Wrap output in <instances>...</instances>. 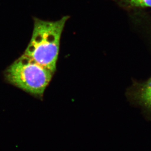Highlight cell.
<instances>
[{
  "mask_svg": "<svg viewBox=\"0 0 151 151\" xmlns=\"http://www.w3.org/2000/svg\"><path fill=\"white\" fill-rule=\"evenodd\" d=\"M131 7L146 8L151 7V0H117Z\"/></svg>",
  "mask_w": 151,
  "mask_h": 151,
  "instance_id": "cell-4",
  "label": "cell"
},
{
  "mask_svg": "<svg viewBox=\"0 0 151 151\" xmlns=\"http://www.w3.org/2000/svg\"><path fill=\"white\" fill-rule=\"evenodd\" d=\"M69 17L55 21L34 18V29L30 42L24 54L55 73L62 33Z\"/></svg>",
  "mask_w": 151,
  "mask_h": 151,
  "instance_id": "cell-1",
  "label": "cell"
},
{
  "mask_svg": "<svg viewBox=\"0 0 151 151\" xmlns=\"http://www.w3.org/2000/svg\"><path fill=\"white\" fill-rule=\"evenodd\" d=\"M54 74L49 69L23 54L4 73L9 83L33 95L42 96Z\"/></svg>",
  "mask_w": 151,
  "mask_h": 151,
  "instance_id": "cell-2",
  "label": "cell"
},
{
  "mask_svg": "<svg viewBox=\"0 0 151 151\" xmlns=\"http://www.w3.org/2000/svg\"><path fill=\"white\" fill-rule=\"evenodd\" d=\"M135 96L138 103L151 111V78L138 87Z\"/></svg>",
  "mask_w": 151,
  "mask_h": 151,
  "instance_id": "cell-3",
  "label": "cell"
}]
</instances>
